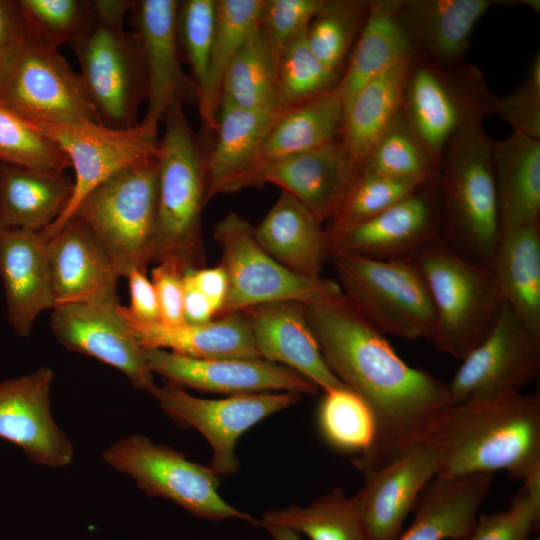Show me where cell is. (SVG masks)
Listing matches in <instances>:
<instances>
[{
    "label": "cell",
    "mask_w": 540,
    "mask_h": 540,
    "mask_svg": "<svg viewBox=\"0 0 540 540\" xmlns=\"http://www.w3.org/2000/svg\"><path fill=\"white\" fill-rule=\"evenodd\" d=\"M303 308L327 366L376 418L375 443L353 460L357 468L369 473L421 446L451 405L447 384L403 361L345 296Z\"/></svg>",
    "instance_id": "obj_1"
},
{
    "label": "cell",
    "mask_w": 540,
    "mask_h": 540,
    "mask_svg": "<svg viewBox=\"0 0 540 540\" xmlns=\"http://www.w3.org/2000/svg\"><path fill=\"white\" fill-rule=\"evenodd\" d=\"M422 445L436 477L505 470L524 481L540 468V396L509 392L450 405Z\"/></svg>",
    "instance_id": "obj_2"
},
{
    "label": "cell",
    "mask_w": 540,
    "mask_h": 540,
    "mask_svg": "<svg viewBox=\"0 0 540 540\" xmlns=\"http://www.w3.org/2000/svg\"><path fill=\"white\" fill-rule=\"evenodd\" d=\"M172 104L159 140L158 197L148 263L173 262L184 271L205 267L202 209L206 202L205 157L183 112Z\"/></svg>",
    "instance_id": "obj_3"
},
{
    "label": "cell",
    "mask_w": 540,
    "mask_h": 540,
    "mask_svg": "<svg viewBox=\"0 0 540 540\" xmlns=\"http://www.w3.org/2000/svg\"><path fill=\"white\" fill-rule=\"evenodd\" d=\"M492 141L482 123L461 129L445 146L438 169L442 240L486 264L502 234Z\"/></svg>",
    "instance_id": "obj_4"
},
{
    "label": "cell",
    "mask_w": 540,
    "mask_h": 540,
    "mask_svg": "<svg viewBox=\"0 0 540 540\" xmlns=\"http://www.w3.org/2000/svg\"><path fill=\"white\" fill-rule=\"evenodd\" d=\"M132 1L95 0L96 23L70 47L102 125L129 129L148 97V80L137 35L124 29Z\"/></svg>",
    "instance_id": "obj_5"
},
{
    "label": "cell",
    "mask_w": 540,
    "mask_h": 540,
    "mask_svg": "<svg viewBox=\"0 0 540 540\" xmlns=\"http://www.w3.org/2000/svg\"><path fill=\"white\" fill-rule=\"evenodd\" d=\"M412 259L426 280L436 312L431 341L462 360L485 338L503 302L491 266L443 240Z\"/></svg>",
    "instance_id": "obj_6"
},
{
    "label": "cell",
    "mask_w": 540,
    "mask_h": 540,
    "mask_svg": "<svg viewBox=\"0 0 540 540\" xmlns=\"http://www.w3.org/2000/svg\"><path fill=\"white\" fill-rule=\"evenodd\" d=\"M497 99L481 70L465 60L438 64L416 54L408 60L401 114L437 170L450 139L494 114Z\"/></svg>",
    "instance_id": "obj_7"
},
{
    "label": "cell",
    "mask_w": 540,
    "mask_h": 540,
    "mask_svg": "<svg viewBox=\"0 0 540 540\" xmlns=\"http://www.w3.org/2000/svg\"><path fill=\"white\" fill-rule=\"evenodd\" d=\"M329 261L344 296L382 333L432 339L436 312L413 259L377 260L335 253Z\"/></svg>",
    "instance_id": "obj_8"
},
{
    "label": "cell",
    "mask_w": 540,
    "mask_h": 540,
    "mask_svg": "<svg viewBox=\"0 0 540 540\" xmlns=\"http://www.w3.org/2000/svg\"><path fill=\"white\" fill-rule=\"evenodd\" d=\"M158 197V164L149 159L112 175L92 189L72 216L95 234L118 275L146 272Z\"/></svg>",
    "instance_id": "obj_9"
},
{
    "label": "cell",
    "mask_w": 540,
    "mask_h": 540,
    "mask_svg": "<svg viewBox=\"0 0 540 540\" xmlns=\"http://www.w3.org/2000/svg\"><path fill=\"white\" fill-rule=\"evenodd\" d=\"M213 239L228 277L227 295L215 319L266 303H321L344 296L338 282L305 278L279 264L259 245L254 227L235 212L215 225Z\"/></svg>",
    "instance_id": "obj_10"
},
{
    "label": "cell",
    "mask_w": 540,
    "mask_h": 540,
    "mask_svg": "<svg viewBox=\"0 0 540 540\" xmlns=\"http://www.w3.org/2000/svg\"><path fill=\"white\" fill-rule=\"evenodd\" d=\"M102 458L113 469L132 477L147 495L171 500L200 519H239L260 525L220 496L219 478L210 466L192 462L169 446L133 434L107 447Z\"/></svg>",
    "instance_id": "obj_11"
},
{
    "label": "cell",
    "mask_w": 540,
    "mask_h": 540,
    "mask_svg": "<svg viewBox=\"0 0 540 540\" xmlns=\"http://www.w3.org/2000/svg\"><path fill=\"white\" fill-rule=\"evenodd\" d=\"M27 122L56 143L75 170L69 205L56 221L40 230L46 241L60 231L92 189L125 168L156 158L158 152V128L141 121L129 129H113L93 122Z\"/></svg>",
    "instance_id": "obj_12"
},
{
    "label": "cell",
    "mask_w": 540,
    "mask_h": 540,
    "mask_svg": "<svg viewBox=\"0 0 540 540\" xmlns=\"http://www.w3.org/2000/svg\"><path fill=\"white\" fill-rule=\"evenodd\" d=\"M0 101L26 121L101 124L80 73L57 48L31 40L0 77Z\"/></svg>",
    "instance_id": "obj_13"
},
{
    "label": "cell",
    "mask_w": 540,
    "mask_h": 540,
    "mask_svg": "<svg viewBox=\"0 0 540 540\" xmlns=\"http://www.w3.org/2000/svg\"><path fill=\"white\" fill-rule=\"evenodd\" d=\"M164 413L180 426L197 429L212 449L210 467L217 475L237 472L235 447L239 437L264 418L298 402L292 392L231 395L223 399H203L184 387L166 382L148 392Z\"/></svg>",
    "instance_id": "obj_14"
},
{
    "label": "cell",
    "mask_w": 540,
    "mask_h": 540,
    "mask_svg": "<svg viewBox=\"0 0 540 540\" xmlns=\"http://www.w3.org/2000/svg\"><path fill=\"white\" fill-rule=\"evenodd\" d=\"M540 369V341L502 302L485 338L463 359L447 384L451 405L520 392Z\"/></svg>",
    "instance_id": "obj_15"
},
{
    "label": "cell",
    "mask_w": 540,
    "mask_h": 540,
    "mask_svg": "<svg viewBox=\"0 0 540 540\" xmlns=\"http://www.w3.org/2000/svg\"><path fill=\"white\" fill-rule=\"evenodd\" d=\"M442 240V209L438 178L354 227L329 249L377 260L412 259Z\"/></svg>",
    "instance_id": "obj_16"
},
{
    "label": "cell",
    "mask_w": 540,
    "mask_h": 540,
    "mask_svg": "<svg viewBox=\"0 0 540 540\" xmlns=\"http://www.w3.org/2000/svg\"><path fill=\"white\" fill-rule=\"evenodd\" d=\"M152 373L167 382L229 395L268 391L316 394L318 387L294 370L262 358H194L163 349H144Z\"/></svg>",
    "instance_id": "obj_17"
},
{
    "label": "cell",
    "mask_w": 540,
    "mask_h": 540,
    "mask_svg": "<svg viewBox=\"0 0 540 540\" xmlns=\"http://www.w3.org/2000/svg\"><path fill=\"white\" fill-rule=\"evenodd\" d=\"M119 307L100 303L56 306L50 326L64 348L119 370L135 388L149 392L155 386L153 373Z\"/></svg>",
    "instance_id": "obj_18"
},
{
    "label": "cell",
    "mask_w": 540,
    "mask_h": 540,
    "mask_svg": "<svg viewBox=\"0 0 540 540\" xmlns=\"http://www.w3.org/2000/svg\"><path fill=\"white\" fill-rule=\"evenodd\" d=\"M51 368L0 382V438L19 447L35 464H71L74 446L51 412Z\"/></svg>",
    "instance_id": "obj_19"
},
{
    "label": "cell",
    "mask_w": 540,
    "mask_h": 540,
    "mask_svg": "<svg viewBox=\"0 0 540 540\" xmlns=\"http://www.w3.org/2000/svg\"><path fill=\"white\" fill-rule=\"evenodd\" d=\"M177 0L132 1L130 13L144 58L148 97L142 123L157 127L168 108L195 95L196 88L180 66L176 36Z\"/></svg>",
    "instance_id": "obj_20"
},
{
    "label": "cell",
    "mask_w": 540,
    "mask_h": 540,
    "mask_svg": "<svg viewBox=\"0 0 540 540\" xmlns=\"http://www.w3.org/2000/svg\"><path fill=\"white\" fill-rule=\"evenodd\" d=\"M56 306L76 303L119 304L118 275L89 226L72 216L48 241Z\"/></svg>",
    "instance_id": "obj_21"
},
{
    "label": "cell",
    "mask_w": 540,
    "mask_h": 540,
    "mask_svg": "<svg viewBox=\"0 0 540 540\" xmlns=\"http://www.w3.org/2000/svg\"><path fill=\"white\" fill-rule=\"evenodd\" d=\"M361 166L344 148L340 139L302 153L263 163L260 187L273 184L302 202L323 224L329 221Z\"/></svg>",
    "instance_id": "obj_22"
},
{
    "label": "cell",
    "mask_w": 540,
    "mask_h": 540,
    "mask_svg": "<svg viewBox=\"0 0 540 540\" xmlns=\"http://www.w3.org/2000/svg\"><path fill=\"white\" fill-rule=\"evenodd\" d=\"M364 476L365 484L353 498L369 539L396 540L421 492L436 477V467L421 445Z\"/></svg>",
    "instance_id": "obj_23"
},
{
    "label": "cell",
    "mask_w": 540,
    "mask_h": 540,
    "mask_svg": "<svg viewBox=\"0 0 540 540\" xmlns=\"http://www.w3.org/2000/svg\"><path fill=\"white\" fill-rule=\"evenodd\" d=\"M277 110H247L221 100L216 140L205 157L206 202L219 194L260 187L259 153Z\"/></svg>",
    "instance_id": "obj_24"
},
{
    "label": "cell",
    "mask_w": 540,
    "mask_h": 540,
    "mask_svg": "<svg viewBox=\"0 0 540 540\" xmlns=\"http://www.w3.org/2000/svg\"><path fill=\"white\" fill-rule=\"evenodd\" d=\"M242 312L260 358L294 370L324 391L345 386L327 366L303 303H266Z\"/></svg>",
    "instance_id": "obj_25"
},
{
    "label": "cell",
    "mask_w": 540,
    "mask_h": 540,
    "mask_svg": "<svg viewBox=\"0 0 540 540\" xmlns=\"http://www.w3.org/2000/svg\"><path fill=\"white\" fill-rule=\"evenodd\" d=\"M515 1L397 0V11L413 52L431 62L464 61L475 26L496 6Z\"/></svg>",
    "instance_id": "obj_26"
},
{
    "label": "cell",
    "mask_w": 540,
    "mask_h": 540,
    "mask_svg": "<svg viewBox=\"0 0 540 540\" xmlns=\"http://www.w3.org/2000/svg\"><path fill=\"white\" fill-rule=\"evenodd\" d=\"M0 277L9 322L19 336H28L39 314L55 307L48 241L40 231L1 228Z\"/></svg>",
    "instance_id": "obj_27"
},
{
    "label": "cell",
    "mask_w": 540,
    "mask_h": 540,
    "mask_svg": "<svg viewBox=\"0 0 540 540\" xmlns=\"http://www.w3.org/2000/svg\"><path fill=\"white\" fill-rule=\"evenodd\" d=\"M493 478L490 472L435 477L421 492L411 525L396 540H465Z\"/></svg>",
    "instance_id": "obj_28"
},
{
    "label": "cell",
    "mask_w": 540,
    "mask_h": 540,
    "mask_svg": "<svg viewBox=\"0 0 540 540\" xmlns=\"http://www.w3.org/2000/svg\"><path fill=\"white\" fill-rule=\"evenodd\" d=\"M323 224L293 195L281 191L279 198L254 227L259 245L289 271L305 277H321L329 260Z\"/></svg>",
    "instance_id": "obj_29"
},
{
    "label": "cell",
    "mask_w": 540,
    "mask_h": 540,
    "mask_svg": "<svg viewBox=\"0 0 540 540\" xmlns=\"http://www.w3.org/2000/svg\"><path fill=\"white\" fill-rule=\"evenodd\" d=\"M143 349H163L194 358H260L243 312L206 323L177 326L140 322L119 307Z\"/></svg>",
    "instance_id": "obj_30"
},
{
    "label": "cell",
    "mask_w": 540,
    "mask_h": 540,
    "mask_svg": "<svg viewBox=\"0 0 540 540\" xmlns=\"http://www.w3.org/2000/svg\"><path fill=\"white\" fill-rule=\"evenodd\" d=\"M73 192L64 173L0 162V228L40 231L62 215Z\"/></svg>",
    "instance_id": "obj_31"
},
{
    "label": "cell",
    "mask_w": 540,
    "mask_h": 540,
    "mask_svg": "<svg viewBox=\"0 0 540 540\" xmlns=\"http://www.w3.org/2000/svg\"><path fill=\"white\" fill-rule=\"evenodd\" d=\"M490 266L503 301L540 341V221L503 230Z\"/></svg>",
    "instance_id": "obj_32"
},
{
    "label": "cell",
    "mask_w": 540,
    "mask_h": 540,
    "mask_svg": "<svg viewBox=\"0 0 540 540\" xmlns=\"http://www.w3.org/2000/svg\"><path fill=\"white\" fill-rule=\"evenodd\" d=\"M413 54L398 16L397 0L370 1L366 19L337 84L344 109L368 81Z\"/></svg>",
    "instance_id": "obj_33"
},
{
    "label": "cell",
    "mask_w": 540,
    "mask_h": 540,
    "mask_svg": "<svg viewBox=\"0 0 540 540\" xmlns=\"http://www.w3.org/2000/svg\"><path fill=\"white\" fill-rule=\"evenodd\" d=\"M502 231L540 221V140L513 131L492 141Z\"/></svg>",
    "instance_id": "obj_34"
},
{
    "label": "cell",
    "mask_w": 540,
    "mask_h": 540,
    "mask_svg": "<svg viewBox=\"0 0 540 540\" xmlns=\"http://www.w3.org/2000/svg\"><path fill=\"white\" fill-rule=\"evenodd\" d=\"M409 58L368 81L345 108L340 141L360 166L401 112Z\"/></svg>",
    "instance_id": "obj_35"
},
{
    "label": "cell",
    "mask_w": 540,
    "mask_h": 540,
    "mask_svg": "<svg viewBox=\"0 0 540 540\" xmlns=\"http://www.w3.org/2000/svg\"><path fill=\"white\" fill-rule=\"evenodd\" d=\"M344 111L343 99L336 85L313 99L279 112L262 142L260 164L336 140L341 134Z\"/></svg>",
    "instance_id": "obj_36"
},
{
    "label": "cell",
    "mask_w": 540,
    "mask_h": 540,
    "mask_svg": "<svg viewBox=\"0 0 540 540\" xmlns=\"http://www.w3.org/2000/svg\"><path fill=\"white\" fill-rule=\"evenodd\" d=\"M263 0H217L216 25L205 85L197 96L204 126L216 129L224 74L258 26Z\"/></svg>",
    "instance_id": "obj_37"
},
{
    "label": "cell",
    "mask_w": 540,
    "mask_h": 540,
    "mask_svg": "<svg viewBox=\"0 0 540 540\" xmlns=\"http://www.w3.org/2000/svg\"><path fill=\"white\" fill-rule=\"evenodd\" d=\"M264 524L287 527L311 540H370L354 498L339 488L309 506L268 510L260 521Z\"/></svg>",
    "instance_id": "obj_38"
},
{
    "label": "cell",
    "mask_w": 540,
    "mask_h": 540,
    "mask_svg": "<svg viewBox=\"0 0 540 540\" xmlns=\"http://www.w3.org/2000/svg\"><path fill=\"white\" fill-rule=\"evenodd\" d=\"M276 72L277 62L257 26L224 74L220 101L247 110H276Z\"/></svg>",
    "instance_id": "obj_39"
},
{
    "label": "cell",
    "mask_w": 540,
    "mask_h": 540,
    "mask_svg": "<svg viewBox=\"0 0 540 540\" xmlns=\"http://www.w3.org/2000/svg\"><path fill=\"white\" fill-rule=\"evenodd\" d=\"M414 179L361 169L325 229L329 249L342 235L410 195L422 185Z\"/></svg>",
    "instance_id": "obj_40"
},
{
    "label": "cell",
    "mask_w": 540,
    "mask_h": 540,
    "mask_svg": "<svg viewBox=\"0 0 540 540\" xmlns=\"http://www.w3.org/2000/svg\"><path fill=\"white\" fill-rule=\"evenodd\" d=\"M370 1L323 0L307 28L306 39L315 57L341 74L350 48L366 19Z\"/></svg>",
    "instance_id": "obj_41"
},
{
    "label": "cell",
    "mask_w": 540,
    "mask_h": 540,
    "mask_svg": "<svg viewBox=\"0 0 540 540\" xmlns=\"http://www.w3.org/2000/svg\"><path fill=\"white\" fill-rule=\"evenodd\" d=\"M324 392L318 410L324 438L337 449L360 456L367 454L377 435L376 418L370 406L346 386Z\"/></svg>",
    "instance_id": "obj_42"
},
{
    "label": "cell",
    "mask_w": 540,
    "mask_h": 540,
    "mask_svg": "<svg viewBox=\"0 0 540 540\" xmlns=\"http://www.w3.org/2000/svg\"><path fill=\"white\" fill-rule=\"evenodd\" d=\"M29 40L59 49L96 23L95 0H17Z\"/></svg>",
    "instance_id": "obj_43"
},
{
    "label": "cell",
    "mask_w": 540,
    "mask_h": 540,
    "mask_svg": "<svg viewBox=\"0 0 540 540\" xmlns=\"http://www.w3.org/2000/svg\"><path fill=\"white\" fill-rule=\"evenodd\" d=\"M306 31L282 53L276 72L275 109L286 111L334 88L341 74L326 68L310 50Z\"/></svg>",
    "instance_id": "obj_44"
},
{
    "label": "cell",
    "mask_w": 540,
    "mask_h": 540,
    "mask_svg": "<svg viewBox=\"0 0 540 540\" xmlns=\"http://www.w3.org/2000/svg\"><path fill=\"white\" fill-rule=\"evenodd\" d=\"M361 169L421 182L438 178V170L401 112L374 144Z\"/></svg>",
    "instance_id": "obj_45"
},
{
    "label": "cell",
    "mask_w": 540,
    "mask_h": 540,
    "mask_svg": "<svg viewBox=\"0 0 540 540\" xmlns=\"http://www.w3.org/2000/svg\"><path fill=\"white\" fill-rule=\"evenodd\" d=\"M0 162L63 173L71 166L65 152L0 101Z\"/></svg>",
    "instance_id": "obj_46"
},
{
    "label": "cell",
    "mask_w": 540,
    "mask_h": 540,
    "mask_svg": "<svg viewBox=\"0 0 540 540\" xmlns=\"http://www.w3.org/2000/svg\"><path fill=\"white\" fill-rule=\"evenodd\" d=\"M217 0L178 2L176 36L179 50L188 63L197 96L203 89L216 25Z\"/></svg>",
    "instance_id": "obj_47"
},
{
    "label": "cell",
    "mask_w": 540,
    "mask_h": 540,
    "mask_svg": "<svg viewBox=\"0 0 540 540\" xmlns=\"http://www.w3.org/2000/svg\"><path fill=\"white\" fill-rule=\"evenodd\" d=\"M323 0H263L259 29L275 61L304 31Z\"/></svg>",
    "instance_id": "obj_48"
},
{
    "label": "cell",
    "mask_w": 540,
    "mask_h": 540,
    "mask_svg": "<svg viewBox=\"0 0 540 540\" xmlns=\"http://www.w3.org/2000/svg\"><path fill=\"white\" fill-rule=\"evenodd\" d=\"M539 522L540 500L523 488L508 510L480 515L465 540H528Z\"/></svg>",
    "instance_id": "obj_49"
},
{
    "label": "cell",
    "mask_w": 540,
    "mask_h": 540,
    "mask_svg": "<svg viewBox=\"0 0 540 540\" xmlns=\"http://www.w3.org/2000/svg\"><path fill=\"white\" fill-rule=\"evenodd\" d=\"M513 131L540 140V54L532 59L525 80L503 98L495 112Z\"/></svg>",
    "instance_id": "obj_50"
},
{
    "label": "cell",
    "mask_w": 540,
    "mask_h": 540,
    "mask_svg": "<svg viewBox=\"0 0 540 540\" xmlns=\"http://www.w3.org/2000/svg\"><path fill=\"white\" fill-rule=\"evenodd\" d=\"M184 270L173 262L157 264L151 272V281L156 291L160 322L177 326L185 323L183 314Z\"/></svg>",
    "instance_id": "obj_51"
},
{
    "label": "cell",
    "mask_w": 540,
    "mask_h": 540,
    "mask_svg": "<svg viewBox=\"0 0 540 540\" xmlns=\"http://www.w3.org/2000/svg\"><path fill=\"white\" fill-rule=\"evenodd\" d=\"M28 40L17 0H0V77Z\"/></svg>",
    "instance_id": "obj_52"
},
{
    "label": "cell",
    "mask_w": 540,
    "mask_h": 540,
    "mask_svg": "<svg viewBox=\"0 0 540 540\" xmlns=\"http://www.w3.org/2000/svg\"><path fill=\"white\" fill-rule=\"evenodd\" d=\"M126 278L130 293V306L125 307L128 315L140 322H160L156 291L146 272L134 270Z\"/></svg>",
    "instance_id": "obj_53"
},
{
    "label": "cell",
    "mask_w": 540,
    "mask_h": 540,
    "mask_svg": "<svg viewBox=\"0 0 540 540\" xmlns=\"http://www.w3.org/2000/svg\"><path fill=\"white\" fill-rule=\"evenodd\" d=\"M184 274L209 301L216 317L228 291V277L224 268L220 264L210 268H188Z\"/></svg>",
    "instance_id": "obj_54"
},
{
    "label": "cell",
    "mask_w": 540,
    "mask_h": 540,
    "mask_svg": "<svg viewBox=\"0 0 540 540\" xmlns=\"http://www.w3.org/2000/svg\"><path fill=\"white\" fill-rule=\"evenodd\" d=\"M183 314L185 323L200 324L214 319L215 312L206 297L183 273Z\"/></svg>",
    "instance_id": "obj_55"
},
{
    "label": "cell",
    "mask_w": 540,
    "mask_h": 540,
    "mask_svg": "<svg viewBox=\"0 0 540 540\" xmlns=\"http://www.w3.org/2000/svg\"><path fill=\"white\" fill-rule=\"evenodd\" d=\"M264 527L274 540H301L300 534L283 526L278 525H261Z\"/></svg>",
    "instance_id": "obj_56"
},
{
    "label": "cell",
    "mask_w": 540,
    "mask_h": 540,
    "mask_svg": "<svg viewBox=\"0 0 540 540\" xmlns=\"http://www.w3.org/2000/svg\"><path fill=\"white\" fill-rule=\"evenodd\" d=\"M528 540H540V538H539V537H537V538H532V539L529 538Z\"/></svg>",
    "instance_id": "obj_57"
},
{
    "label": "cell",
    "mask_w": 540,
    "mask_h": 540,
    "mask_svg": "<svg viewBox=\"0 0 540 540\" xmlns=\"http://www.w3.org/2000/svg\"><path fill=\"white\" fill-rule=\"evenodd\" d=\"M0 230H1V228H0Z\"/></svg>",
    "instance_id": "obj_58"
}]
</instances>
